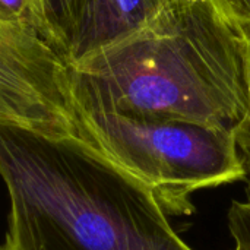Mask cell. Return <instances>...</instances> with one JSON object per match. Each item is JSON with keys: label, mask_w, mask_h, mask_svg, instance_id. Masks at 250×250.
I'll return each mask as SVG.
<instances>
[{"label": "cell", "mask_w": 250, "mask_h": 250, "mask_svg": "<svg viewBox=\"0 0 250 250\" xmlns=\"http://www.w3.org/2000/svg\"><path fill=\"white\" fill-rule=\"evenodd\" d=\"M248 41L211 0H177L149 26L70 63L73 100L144 120L234 127Z\"/></svg>", "instance_id": "obj_2"}, {"label": "cell", "mask_w": 250, "mask_h": 250, "mask_svg": "<svg viewBox=\"0 0 250 250\" xmlns=\"http://www.w3.org/2000/svg\"><path fill=\"white\" fill-rule=\"evenodd\" d=\"M79 136L145 186L166 214L193 211L192 193L245 180L234 127L144 120L75 101Z\"/></svg>", "instance_id": "obj_3"}, {"label": "cell", "mask_w": 250, "mask_h": 250, "mask_svg": "<svg viewBox=\"0 0 250 250\" xmlns=\"http://www.w3.org/2000/svg\"><path fill=\"white\" fill-rule=\"evenodd\" d=\"M0 21L34 28L48 40L38 0H0Z\"/></svg>", "instance_id": "obj_7"}, {"label": "cell", "mask_w": 250, "mask_h": 250, "mask_svg": "<svg viewBox=\"0 0 250 250\" xmlns=\"http://www.w3.org/2000/svg\"><path fill=\"white\" fill-rule=\"evenodd\" d=\"M0 125L81 138L69 60L37 29L3 21Z\"/></svg>", "instance_id": "obj_4"}, {"label": "cell", "mask_w": 250, "mask_h": 250, "mask_svg": "<svg viewBox=\"0 0 250 250\" xmlns=\"http://www.w3.org/2000/svg\"><path fill=\"white\" fill-rule=\"evenodd\" d=\"M38 4L48 40L67 59L69 45L82 0H38Z\"/></svg>", "instance_id": "obj_6"}, {"label": "cell", "mask_w": 250, "mask_h": 250, "mask_svg": "<svg viewBox=\"0 0 250 250\" xmlns=\"http://www.w3.org/2000/svg\"><path fill=\"white\" fill-rule=\"evenodd\" d=\"M171 0H82L69 45V64L154 23Z\"/></svg>", "instance_id": "obj_5"}, {"label": "cell", "mask_w": 250, "mask_h": 250, "mask_svg": "<svg viewBox=\"0 0 250 250\" xmlns=\"http://www.w3.org/2000/svg\"><path fill=\"white\" fill-rule=\"evenodd\" d=\"M0 250H9L7 248H6V245L3 243V245H0Z\"/></svg>", "instance_id": "obj_11"}, {"label": "cell", "mask_w": 250, "mask_h": 250, "mask_svg": "<svg viewBox=\"0 0 250 250\" xmlns=\"http://www.w3.org/2000/svg\"><path fill=\"white\" fill-rule=\"evenodd\" d=\"M221 18L246 41L250 40V0H211Z\"/></svg>", "instance_id": "obj_9"}, {"label": "cell", "mask_w": 250, "mask_h": 250, "mask_svg": "<svg viewBox=\"0 0 250 250\" xmlns=\"http://www.w3.org/2000/svg\"><path fill=\"white\" fill-rule=\"evenodd\" d=\"M234 132L246 170V193L248 202H250V40H248L246 48V110L240 122L234 126Z\"/></svg>", "instance_id": "obj_8"}, {"label": "cell", "mask_w": 250, "mask_h": 250, "mask_svg": "<svg viewBox=\"0 0 250 250\" xmlns=\"http://www.w3.org/2000/svg\"><path fill=\"white\" fill-rule=\"evenodd\" d=\"M9 250H192L152 193L73 136L0 125Z\"/></svg>", "instance_id": "obj_1"}, {"label": "cell", "mask_w": 250, "mask_h": 250, "mask_svg": "<svg viewBox=\"0 0 250 250\" xmlns=\"http://www.w3.org/2000/svg\"><path fill=\"white\" fill-rule=\"evenodd\" d=\"M171 1H177V0H171Z\"/></svg>", "instance_id": "obj_12"}, {"label": "cell", "mask_w": 250, "mask_h": 250, "mask_svg": "<svg viewBox=\"0 0 250 250\" xmlns=\"http://www.w3.org/2000/svg\"><path fill=\"white\" fill-rule=\"evenodd\" d=\"M229 230L234 240V250H250V202L234 201L227 214Z\"/></svg>", "instance_id": "obj_10"}]
</instances>
